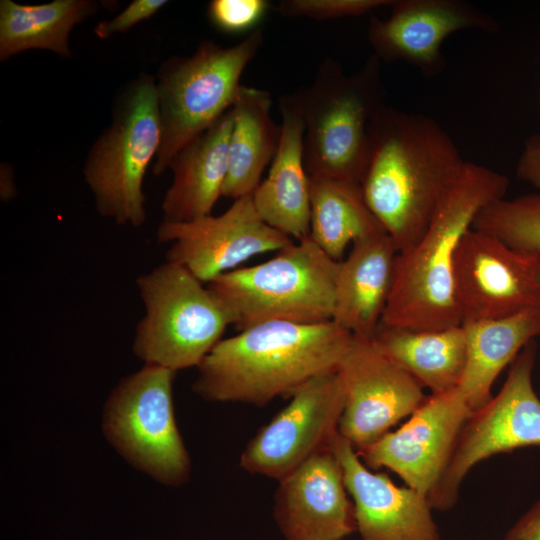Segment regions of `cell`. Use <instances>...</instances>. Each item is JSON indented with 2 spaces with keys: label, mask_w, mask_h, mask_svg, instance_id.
Wrapping results in <instances>:
<instances>
[{
  "label": "cell",
  "mask_w": 540,
  "mask_h": 540,
  "mask_svg": "<svg viewBox=\"0 0 540 540\" xmlns=\"http://www.w3.org/2000/svg\"><path fill=\"white\" fill-rule=\"evenodd\" d=\"M465 163L433 118L387 105L379 110L370 125L360 186L398 251L420 238Z\"/></svg>",
  "instance_id": "obj_1"
},
{
  "label": "cell",
  "mask_w": 540,
  "mask_h": 540,
  "mask_svg": "<svg viewBox=\"0 0 540 540\" xmlns=\"http://www.w3.org/2000/svg\"><path fill=\"white\" fill-rule=\"evenodd\" d=\"M352 337L332 320L256 324L219 341L197 367L192 388L207 401L264 406L337 370Z\"/></svg>",
  "instance_id": "obj_2"
},
{
  "label": "cell",
  "mask_w": 540,
  "mask_h": 540,
  "mask_svg": "<svg viewBox=\"0 0 540 540\" xmlns=\"http://www.w3.org/2000/svg\"><path fill=\"white\" fill-rule=\"evenodd\" d=\"M508 186L504 174L466 161L420 238L398 251L381 325L415 330L461 325L454 297L458 246L477 214L504 198Z\"/></svg>",
  "instance_id": "obj_3"
},
{
  "label": "cell",
  "mask_w": 540,
  "mask_h": 540,
  "mask_svg": "<svg viewBox=\"0 0 540 540\" xmlns=\"http://www.w3.org/2000/svg\"><path fill=\"white\" fill-rule=\"evenodd\" d=\"M305 125L304 163L309 176L361 182L370 125L386 105L381 60L372 54L348 75L332 58L312 84L293 93Z\"/></svg>",
  "instance_id": "obj_4"
},
{
  "label": "cell",
  "mask_w": 540,
  "mask_h": 540,
  "mask_svg": "<svg viewBox=\"0 0 540 540\" xmlns=\"http://www.w3.org/2000/svg\"><path fill=\"white\" fill-rule=\"evenodd\" d=\"M337 267L308 236L206 285L239 330L276 321L318 324L333 318Z\"/></svg>",
  "instance_id": "obj_5"
},
{
  "label": "cell",
  "mask_w": 540,
  "mask_h": 540,
  "mask_svg": "<svg viewBox=\"0 0 540 540\" xmlns=\"http://www.w3.org/2000/svg\"><path fill=\"white\" fill-rule=\"evenodd\" d=\"M144 305L132 350L144 364L174 372L198 367L222 340L229 315L187 269L165 261L136 278Z\"/></svg>",
  "instance_id": "obj_6"
},
{
  "label": "cell",
  "mask_w": 540,
  "mask_h": 540,
  "mask_svg": "<svg viewBox=\"0 0 540 540\" xmlns=\"http://www.w3.org/2000/svg\"><path fill=\"white\" fill-rule=\"evenodd\" d=\"M262 42L259 28L233 46L204 41L191 56L163 64L156 81L161 141L152 166L155 175L168 170L187 143L232 108L241 75Z\"/></svg>",
  "instance_id": "obj_7"
},
{
  "label": "cell",
  "mask_w": 540,
  "mask_h": 540,
  "mask_svg": "<svg viewBox=\"0 0 540 540\" xmlns=\"http://www.w3.org/2000/svg\"><path fill=\"white\" fill-rule=\"evenodd\" d=\"M161 141L156 79L141 74L120 94L111 124L93 143L83 175L97 212L119 225L146 221L143 180Z\"/></svg>",
  "instance_id": "obj_8"
},
{
  "label": "cell",
  "mask_w": 540,
  "mask_h": 540,
  "mask_svg": "<svg viewBox=\"0 0 540 540\" xmlns=\"http://www.w3.org/2000/svg\"><path fill=\"white\" fill-rule=\"evenodd\" d=\"M175 374L144 364L118 382L102 420L111 445L135 468L167 486L184 484L191 472L174 414Z\"/></svg>",
  "instance_id": "obj_9"
},
{
  "label": "cell",
  "mask_w": 540,
  "mask_h": 540,
  "mask_svg": "<svg viewBox=\"0 0 540 540\" xmlns=\"http://www.w3.org/2000/svg\"><path fill=\"white\" fill-rule=\"evenodd\" d=\"M536 353L537 344L532 340L511 363L498 394L468 419L438 484L428 496L432 509L452 508L465 476L480 461L540 446V399L532 384Z\"/></svg>",
  "instance_id": "obj_10"
},
{
  "label": "cell",
  "mask_w": 540,
  "mask_h": 540,
  "mask_svg": "<svg viewBox=\"0 0 540 540\" xmlns=\"http://www.w3.org/2000/svg\"><path fill=\"white\" fill-rule=\"evenodd\" d=\"M288 404L247 443L240 466L250 474L281 480L330 445L339 433L345 392L337 370L308 380Z\"/></svg>",
  "instance_id": "obj_11"
},
{
  "label": "cell",
  "mask_w": 540,
  "mask_h": 540,
  "mask_svg": "<svg viewBox=\"0 0 540 540\" xmlns=\"http://www.w3.org/2000/svg\"><path fill=\"white\" fill-rule=\"evenodd\" d=\"M454 297L461 325L540 307V255L471 228L455 257Z\"/></svg>",
  "instance_id": "obj_12"
},
{
  "label": "cell",
  "mask_w": 540,
  "mask_h": 540,
  "mask_svg": "<svg viewBox=\"0 0 540 540\" xmlns=\"http://www.w3.org/2000/svg\"><path fill=\"white\" fill-rule=\"evenodd\" d=\"M337 372L345 392L338 432L356 451L376 442L426 399L422 386L371 338L353 336Z\"/></svg>",
  "instance_id": "obj_13"
},
{
  "label": "cell",
  "mask_w": 540,
  "mask_h": 540,
  "mask_svg": "<svg viewBox=\"0 0 540 540\" xmlns=\"http://www.w3.org/2000/svg\"><path fill=\"white\" fill-rule=\"evenodd\" d=\"M157 239L170 244L166 261L181 265L204 284L251 257L278 252L294 242L263 221L251 195L234 200L218 216L187 222L162 220Z\"/></svg>",
  "instance_id": "obj_14"
},
{
  "label": "cell",
  "mask_w": 540,
  "mask_h": 540,
  "mask_svg": "<svg viewBox=\"0 0 540 540\" xmlns=\"http://www.w3.org/2000/svg\"><path fill=\"white\" fill-rule=\"evenodd\" d=\"M472 414L458 388L432 393L399 429L357 453L366 466L390 469L428 499Z\"/></svg>",
  "instance_id": "obj_15"
},
{
  "label": "cell",
  "mask_w": 540,
  "mask_h": 540,
  "mask_svg": "<svg viewBox=\"0 0 540 540\" xmlns=\"http://www.w3.org/2000/svg\"><path fill=\"white\" fill-rule=\"evenodd\" d=\"M390 16H372L367 39L384 61H404L426 76L439 74L444 66L442 45L462 30L495 32L490 15L463 0H393Z\"/></svg>",
  "instance_id": "obj_16"
},
{
  "label": "cell",
  "mask_w": 540,
  "mask_h": 540,
  "mask_svg": "<svg viewBox=\"0 0 540 540\" xmlns=\"http://www.w3.org/2000/svg\"><path fill=\"white\" fill-rule=\"evenodd\" d=\"M278 483L274 517L285 540H341L357 530L354 505L330 449Z\"/></svg>",
  "instance_id": "obj_17"
},
{
  "label": "cell",
  "mask_w": 540,
  "mask_h": 540,
  "mask_svg": "<svg viewBox=\"0 0 540 540\" xmlns=\"http://www.w3.org/2000/svg\"><path fill=\"white\" fill-rule=\"evenodd\" d=\"M330 450L337 458L364 540H440L426 496L370 471L339 433Z\"/></svg>",
  "instance_id": "obj_18"
},
{
  "label": "cell",
  "mask_w": 540,
  "mask_h": 540,
  "mask_svg": "<svg viewBox=\"0 0 540 540\" xmlns=\"http://www.w3.org/2000/svg\"><path fill=\"white\" fill-rule=\"evenodd\" d=\"M281 137L267 177L253 192L257 213L299 241L310 234V177L304 163L305 125L294 94L280 98Z\"/></svg>",
  "instance_id": "obj_19"
},
{
  "label": "cell",
  "mask_w": 540,
  "mask_h": 540,
  "mask_svg": "<svg viewBox=\"0 0 540 540\" xmlns=\"http://www.w3.org/2000/svg\"><path fill=\"white\" fill-rule=\"evenodd\" d=\"M397 254L386 231L352 244L338 261L332 321L353 336L372 338L387 305Z\"/></svg>",
  "instance_id": "obj_20"
},
{
  "label": "cell",
  "mask_w": 540,
  "mask_h": 540,
  "mask_svg": "<svg viewBox=\"0 0 540 540\" xmlns=\"http://www.w3.org/2000/svg\"><path fill=\"white\" fill-rule=\"evenodd\" d=\"M232 108L187 143L172 159L173 178L166 191L163 221L187 222L211 215L228 172Z\"/></svg>",
  "instance_id": "obj_21"
},
{
  "label": "cell",
  "mask_w": 540,
  "mask_h": 540,
  "mask_svg": "<svg viewBox=\"0 0 540 540\" xmlns=\"http://www.w3.org/2000/svg\"><path fill=\"white\" fill-rule=\"evenodd\" d=\"M462 326L467 359L457 388L474 413L492 398L491 387L501 371L540 335V307Z\"/></svg>",
  "instance_id": "obj_22"
},
{
  "label": "cell",
  "mask_w": 540,
  "mask_h": 540,
  "mask_svg": "<svg viewBox=\"0 0 540 540\" xmlns=\"http://www.w3.org/2000/svg\"><path fill=\"white\" fill-rule=\"evenodd\" d=\"M371 340L380 352L432 393L458 387L467 359L462 325L415 330L380 324Z\"/></svg>",
  "instance_id": "obj_23"
},
{
  "label": "cell",
  "mask_w": 540,
  "mask_h": 540,
  "mask_svg": "<svg viewBox=\"0 0 540 540\" xmlns=\"http://www.w3.org/2000/svg\"><path fill=\"white\" fill-rule=\"evenodd\" d=\"M268 91L241 86L232 106L228 172L222 197L233 200L252 195L272 162L281 137V125L271 117Z\"/></svg>",
  "instance_id": "obj_24"
},
{
  "label": "cell",
  "mask_w": 540,
  "mask_h": 540,
  "mask_svg": "<svg viewBox=\"0 0 540 540\" xmlns=\"http://www.w3.org/2000/svg\"><path fill=\"white\" fill-rule=\"evenodd\" d=\"M98 7V2L92 0H54L36 5L1 0L0 60L31 49L70 57L71 30Z\"/></svg>",
  "instance_id": "obj_25"
},
{
  "label": "cell",
  "mask_w": 540,
  "mask_h": 540,
  "mask_svg": "<svg viewBox=\"0 0 540 540\" xmlns=\"http://www.w3.org/2000/svg\"><path fill=\"white\" fill-rule=\"evenodd\" d=\"M309 177V237L332 259L340 261L349 244L385 231L367 206L359 183Z\"/></svg>",
  "instance_id": "obj_26"
},
{
  "label": "cell",
  "mask_w": 540,
  "mask_h": 540,
  "mask_svg": "<svg viewBox=\"0 0 540 540\" xmlns=\"http://www.w3.org/2000/svg\"><path fill=\"white\" fill-rule=\"evenodd\" d=\"M472 228L516 250L540 255V194L493 201L477 214Z\"/></svg>",
  "instance_id": "obj_27"
},
{
  "label": "cell",
  "mask_w": 540,
  "mask_h": 540,
  "mask_svg": "<svg viewBox=\"0 0 540 540\" xmlns=\"http://www.w3.org/2000/svg\"><path fill=\"white\" fill-rule=\"evenodd\" d=\"M392 3L393 0H284L278 10L284 17L329 20L365 15Z\"/></svg>",
  "instance_id": "obj_28"
},
{
  "label": "cell",
  "mask_w": 540,
  "mask_h": 540,
  "mask_svg": "<svg viewBox=\"0 0 540 540\" xmlns=\"http://www.w3.org/2000/svg\"><path fill=\"white\" fill-rule=\"evenodd\" d=\"M270 7L266 0H213L208 6L212 25L227 34L255 31Z\"/></svg>",
  "instance_id": "obj_29"
},
{
  "label": "cell",
  "mask_w": 540,
  "mask_h": 540,
  "mask_svg": "<svg viewBox=\"0 0 540 540\" xmlns=\"http://www.w3.org/2000/svg\"><path fill=\"white\" fill-rule=\"evenodd\" d=\"M166 4V0H134L112 19L99 22L93 32L100 39L126 32L141 21L152 17Z\"/></svg>",
  "instance_id": "obj_30"
},
{
  "label": "cell",
  "mask_w": 540,
  "mask_h": 540,
  "mask_svg": "<svg viewBox=\"0 0 540 540\" xmlns=\"http://www.w3.org/2000/svg\"><path fill=\"white\" fill-rule=\"evenodd\" d=\"M516 175L522 181L540 188V137L532 136L526 140L517 166Z\"/></svg>",
  "instance_id": "obj_31"
},
{
  "label": "cell",
  "mask_w": 540,
  "mask_h": 540,
  "mask_svg": "<svg viewBox=\"0 0 540 540\" xmlns=\"http://www.w3.org/2000/svg\"><path fill=\"white\" fill-rule=\"evenodd\" d=\"M504 540H540V500L510 528Z\"/></svg>",
  "instance_id": "obj_32"
},
{
  "label": "cell",
  "mask_w": 540,
  "mask_h": 540,
  "mask_svg": "<svg viewBox=\"0 0 540 540\" xmlns=\"http://www.w3.org/2000/svg\"><path fill=\"white\" fill-rule=\"evenodd\" d=\"M16 195L14 172L11 165L2 163L0 168V197L2 201H9Z\"/></svg>",
  "instance_id": "obj_33"
}]
</instances>
